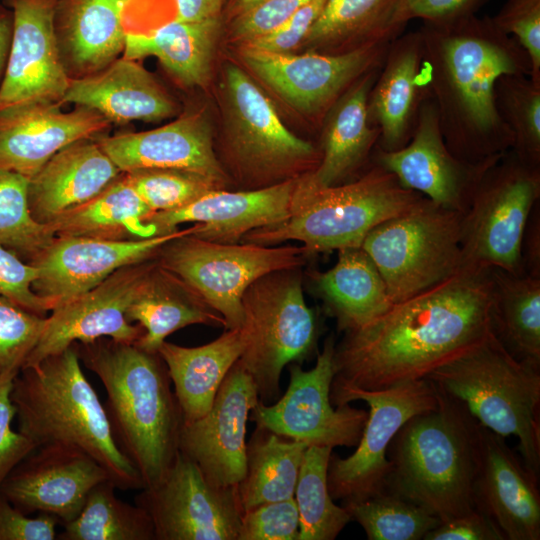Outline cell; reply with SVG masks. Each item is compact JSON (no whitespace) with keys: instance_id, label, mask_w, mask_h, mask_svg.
Wrapping results in <instances>:
<instances>
[{"instance_id":"obj_1","label":"cell","mask_w":540,"mask_h":540,"mask_svg":"<svg viewBox=\"0 0 540 540\" xmlns=\"http://www.w3.org/2000/svg\"><path fill=\"white\" fill-rule=\"evenodd\" d=\"M490 269H462L335 343L332 383L380 390L427 378L491 331Z\"/></svg>"},{"instance_id":"obj_2","label":"cell","mask_w":540,"mask_h":540,"mask_svg":"<svg viewBox=\"0 0 540 540\" xmlns=\"http://www.w3.org/2000/svg\"><path fill=\"white\" fill-rule=\"evenodd\" d=\"M418 31L428 86L451 152L481 162L509 151L514 138L499 114L495 88L503 75L530 76L526 51L490 16L423 22Z\"/></svg>"},{"instance_id":"obj_3","label":"cell","mask_w":540,"mask_h":540,"mask_svg":"<svg viewBox=\"0 0 540 540\" xmlns=\"http://www.w3.org/2000/svg\"><path fill=\"white\" fill-rule=\"evenodd\" d=\"M81 362L101 380L115 439L144 488L158 483L178 453L182 413L165 363L132 343L100 338L75 343Z\"/></svg>"},{"instance_id":"obj_4","label":"cell","mask_w":540,"mask_h":540,"mask_svg":"<svg viewBox=\"0 0 540 540\" xmlns=\"http://www.w3.org/2000/svg\"><path fill=\"white\" fill-rule=\"evenodd\" d=\"M11 400L18 431L38 447L64 445L97 461L120 490H141L143 480L119 447L105 406L86 378L76 344L23 367Z\"/></svg>"},{"instance_id":"obj_5","label":"cell","mask_w":540,"mask_h":540,"mask_svg":"<svg viewBox=\"0 0 540 540\" xmlns=\"http://www.w3.org/2000/svg\"><path fill=\"white\" fill-rule=\"evenodd\" d=\"M437 388V405L407 420L390 442L386 490L443 522L475 509L482 425L463 402Z\"/></svg>"},{"instance_id":"obj_6","label":"cell","mask_w":540,"mask_h":540,"mask_svg":"<svg viewBox=\"0 0 540 540\" xmlns=\"http://www.w3.org/2000/svg\"><path fill=\"white\" fill-rule=\"evenodd\" d=\"M427 379L465 404L485 428L515 436L527 469L540 474V367L511 356L492 331Z\"/></svg>"},{"instance_id":"obj_7","label":"cell","mask_w":540,"mask_h":540,"mask_svg":"<svg viewBox=\"0 0 540 540\" xmlns=\"http://www.w3.org/2000/svg\"><path fill=\"white\" fill-rule=\"evenodd\" d=\"M309 173L300 177L301 202L296 212L282 222L248 232L240 242L273 246L294 240L303 244L308 256L359 247L374 227L424 197L374 162L359 178L332 187L314 185Z\"/></svg>"},{"instance_id":"obj_8","label":"cell","mask_w":540,"mask_h":540,"mask_svg":"<svg viewBox=\"0 0 540 540\" xmlns=\"http://www.w3.org/2000/svg\"><path fill=\"white\" fill-rule=\"evenodd\" d=\"M224 134L216 156L237 190H254L312 172L321 151L291 132L248 73L234 63L221 83Z\"/></svg>"},{"instance_id":"obj_9","label":"cell","mask_w":540,"mask_h":540,"mask_svg":"<svg viewBox=\"0 0 540 540\" xmlns=\"http://www.w3.org/2000/svg\"><path fill=\"white\" fill-rule=\"evenodd\" d=\"M302 267L268 273L245 290L238 364L251 376L260 401L277 399L285 366L316 351L318 325L302 288Z\"/></svg>"},{"instance_id":"obj_10","label":"cell","mask_w":540,"mask_h":540,"mask_svg":"<svg viewBox=\"0 0 540 540\" xmlns=\"http://www.w3.org/2000/svg\"><path fill=\"white\" fill-rule=\"evenodd\" d=\"M462 214L422 197L368 232L361 247L379 270L393 303L462 270Z\"/></svg>"},{"instance_id":"obj_11","label":"cell","mask_w":540,"mask_h":540,"mask_svg":"<svg viewBox=\"0 0 540 540\" xmlns=\"http://www.w3.org/2000/svg\"><path fill=\"white\" fill-rule=\"evenodd\" d=\"M540 200V166L511 149L481 178L461 219L462 269L521 274L524 231Z\"/></svg>"},{"instance_id":"obj_12","label":"cell","mask_w":540,"mask_h":540,"mask_svg":"<svg viewBox=\"0 0 540 540\" xmlns=\"http://www.w3.org/2000/svg\"><path fill=\"white\" fill-rule=\"evenodd\" d=\"M307 256L303 246L219 243L186 233L165 243L155 259L220 314L226 330L241 327V299L249 285L268 273L302 267Z\"/></svg>"},{"instance_id":"obj_13","label":"cell","mask_w":540,"mask_h":540,"mask_svg":"<svg viewBox=\"0 0 540 540\" xmlns=\"http://www.w3.org/2000/svg\"><path fill=\"white\" fill-rule=\"evenodd\" d=\"M330 399L335 406L357 400L365 401L369 406L368 419L356 450L346 458L331 454L329 459V492L333 500L344 504L387 489L390 442L407 420L437 405L438 388L427 378L380 390L332 383Z\"/></svg>"},{"instance_id":"obj_14","label":"cell","mask_w":540,"mask_h":540,"mask_svg":"<svg viewBox=\"0 0 540 540\" xmlns=\"http://www.w3.org/2000/svg\"><path fill=\"white\" fill-rule=\"evenodd\" d=\"M335 343L333 335L325 340L310 370L290 363L286 392L273 404L259 401L249 419L258 427L308 446L356 447L368 412L350 404L334 408L331 402Z\"/></svg>"},{"instance_id":"obj_15","label":"cell","mask_w":540,"mask_h":540,"mask_svg":"<svg viewBox=\"0 0 540 540\" xmlns=\"http://www.w3.org/2000/svg\"><path fill=\"white\" fill-rule=\"evenodd\" d=\"M391 41L339 54H280L241 46L240 56L245 66L287 105L321 123L348 88L382 65Z\"/></svg>"},{"instance_id":"obj_16","label":"cell","mask_w":540,"mask_h":540,"mask_svg":"<svg viewBox=\"0 0 540 540\" xmlns=\"http://www.w3.org/2000/svg\"><path fill=\"white\" fill-rule=\"evenodd\" d=\"M135 504L150 516L156 540H238L243 511L237 487L211 483L179 451L162 479L141 489Z\"/></svg>"},{"instance_id":"obj_17","label":"cell","mask_w":540,"mask_h":540,"mask_svg":"<svg viewBox=\"0 0 540 540\" xmlns=\"http://www.w3.org/2000/svg\"><path fill=\"white\" fill-rule=\"evenodd\" d=\"M502 156L481 162L455 156L445 142L430 94L420 107L409 142L395 151L376 146L372 162L391 172L405 188L443 208L464 213L481 178Z\"/></svg>"},{"instance_id":"obj_18","label":"cell","mask_w":540,"mask_h":540,"mask_svg":"<svg viewBox=\"0 0 540 540\" xmlns=\"http://www.w3.org/2000/svg\"><path fill=\"white\" fill-rule=\"evenodd\" d=\"M154 259L120 268L89 291L54 307L23 367L35 365L75 343L100 338L136 343L143 329L129 322L126 312Z\"/></svg>"},{"instance_id":"obj_19","label":"cell","mask_w":540,"mask_h":540,"mask_svg":"<svg viewBox=\"0 0 540 540\" xmlns=\"http://www.w3.org/2000/svg\"><path fill=\"white\" fill-rule=\"evenodd\" d=\"M59 0H2L13 17L9 57L0 84V113L37 102L62 104L69 76L55 30Z\"/></svg>"},{"instance_id":"obj_20","label":"cell","mask_w":540,"mask_h":540,"mask_svg":"<svg viewBox=\"0 0 540 540\" xmlns=\"http://www.w3.org/2000/svg\"><path fill=\"white\" fill-rule=\"evenodd\" d=\"M260 401L251 376L236 362L206 414L182 423L178 451L194 462L211 483L237 487L246 470V432Z\"/></svg>"},{"instance_id":"obj_21","label":"cell","mask_w":540,"mask_h":540,"mask_svg":"<svg viewBox=\"0 0 540 540\" xmlns=\"http://www.w3.org/2000/svg\"><path fill=\"white\" fill-rule=\"evenodd\" d=\"M197 224L169 234L138 240L55 237L30 263L37 269L33 291L51 311L94 288L120 268L157 256L171 239L194 233Z\"/></svg>"},{"instance_id":"obj_22","label":"cell","mask_w":540,"mask_h":540,"mask_svg":"<svg viewBox=\"0 0 540 540\" xmlns=\"http://www.w3.org/2000/svg\"><path fill=\"white\" fill-rule=\"evenodd\" d=\"M106 479V470L84 452L45 445L11 471L0 494L25 514H49L64 525L79 514L91 489Z\"/></svg>"},{"instance_id":"obj_23","label":"cell","mask_w":540,"mask_h":540,"mask_svg":"<svg viewBox=\"0 0 540 540\" xmlns=\"http://www.w3.org/2000/svg\"><path fill=\"white\" fill-rule=\"evenodd\" d=\"M301 177V176H300ZM254 190H213L173 211L154 212L149 222L159 235L196 223L193 235L219 243H239L248 232L288 219L301 201L299 178Z\"/></svg>"},{"instance_id":"obj_24","label":"cell","mask_w":540,"mask_h":540,"mask_svg":"<svg viewBox=\"0 0 540 540\" xmlns=\"http://www.w3.org/2000/svg\"><path fill=\"white\" fill-rule=\"evenodd\" d=\"M103 151L123 173L143 169H177L211 178L223 189L231 184L214 148L212 126L204 111L142 132L101 137Z\"/></svg>"},{"instance_id":"obj_25","label":"cell","mask_w":540,"mask_h":540,"mask_svg":"<svg viewBox=\"0 0 540 540\" xmlns=\"http://www.w3.org/2000/svg\"><path fill=\"white\" fill-rule=\"evenodd\" d=\"M539 479L504 437L482 426L475 509L495 524L503 540L540 539Z\"/></svg>"},{"instance_id":"obj_26","label":"cell","mask_w":540,"mask_h":540,"mask_svg":"<svg viewBox=\"0 0 540 540\" xmlns=\"http://www.w3.org/2000/svg\"><path fill=\"white\" fill-rule=\"evenodd\" d=\"M60 103L37 102L0 113V169L29 180L68 145L106 131L110 121L97 111L77 106L63 112Z\"/></svg>"},{"instance_id":"obj_27","label":"cell","mask_w":540,"mask_h":540,"mask_svg":"<svg viewBox=\"0 0 540 540\" xmlns=\"http://www.w3.org/2000/svg\"><path fill=\"white\" fill-rule=\"evenodd\" d=\"M430 94L421 35L400 34L391 41L368 98L370 121L380 131L378 148L395 151L409 142Z\"/></svg>"},{"instance_id":"obj_28","label":"cell","mask_w":540,"mask_h":540,"mask_svg":"<svg viewBox=\"0 0 540 540\" xmlns=\"http://www.w3.org/2000/svg\"><path fill=\"white\" fill-rule=\"evenodd\" d=\"M380 67L361 76L330 107L321 124V159L309 173L318 187H332L359 178L372 165L380 136L368 114L370 90Z\"/></svg>"},{"instance_id":"obj_29","label":"cell","mask_w":540,"mask_h":540,"mask_svg":"<svg viewBox=\"0 0 540 540\" xmlns=\"http://www.w3.org/2000/svg\"><path fill=\"white\" fill-rule=\"evenodd\" d=\"M63 103L93 109L111 123L159 122L179 111L175 99L156 78L124 56L97 73L71 78Z\"/></svg>"},{"instance_id":"obj_30","label":"cell","mask_w":540,"mask_h":540,"mask_svg":"<svg viewBox=\"0 0 540 540\" xmlns=\"http://www.w3.org/2000/svg\"><path fill=\"white\" fill-rule=\"evenodd\" d=\"M122 173L93 138L74 142L29 180L31 213L38 222L47 224L101 193Z\"/></svg>"},{"instance_id":"obj_31","label":"cell","mask_w":540,"mask_h":540,"mask_svg":"<svg viewBox=\"0 0 540 540\" xmlns=\"http://www.w3.org/2000/svg\"><path fill=\"white\" fill-rule=\"evenodd\" d=\"M55 30L68 74L97 73L124 52L121 0H59Z\"/></svg>"},{"instance_id":"obj_32","label":"cell","mask_w":540,"mask_h":540,"mask_svg":"<svg viewBox=\"0 0 540 540\" xmlns=\"http://www.w3.org/2000/svg\"><path fill=\"white\" fill-rule=\"evenodd\" d=\"M126 316L129 322H136L143 329L142 336L134 344L149 353H157L170 334L187 326L226 327L220 314L156 259Z\"/></svg>"},{"instance_id":"obj_33","label":"cell","mask_w":540,"mask_h":540,"mask_svg":"<svg viewBox=\"0 0 540 540\" xmlns=\"http://www.w3.org/2000/svg\"><path fill=\"white\" fill-rule=\"evenodd\" d=\"M244 349L240 328L226 329L215 340L197 347H184L167 341L158 354L174 385L183 423L208 412L230 369Z\"/></svg>"},{"instance_id":"obj_34","label":"cell","mask_w":540,"mask_h":540,"mask_svg":"<svg viewBox=\"0 0 540 540\" xmlns=\"http://www.w3.org/2000/svg\"><path fill=\"white\" fill-rule=\"evenodd\" d=\"M223 17L200 21L173 19L145 33H126L123 56L139 60L156 57L181 85H208Z\"/></svg>"},{"instance_id":"obj_35","label":"cell","mask_w":540,"mask_h":540,"mask_svg":"<svg viewBox=\"0 0 540 540\" xmlns=\"http://www.w3.org/2000/svg\"><path fill=\"white\" fill-rule=\"evenodd\" d=\"M337 253L333 267L313 271L309 277L326 312L344 332L364 326L394 303L379 270L361 246L342 248Z\"/></svg>"},{"instance_id":"obj_36","label":"cell","mask_w":540,"mask_h":540,"mask_svg":"<svg viewBox=\"0 0 540 540\" xmlns=\"http://www.w3.org/2000/svg\"><path fill=\"white\" fill-rule=\"evenodd\" d=\"M153 213L122 173L101 193L47 224L55 237L138 240L160 236L149 222Z\"/></svg>"},{"instance_id":"obj_37","label":"cell","mask_w":540,"mask_h":540,"mask_svg":"<svg viewBox=\"0 0 540 540\" xmlns=\"http://www.w3.org/2000/svg\"><path fill=\"white\" fill-rule=\"evenodd\" d=\"M399 0H326L302 46L339 54L395 39L405 26L394 22Z\"/></svg>"},{"instance_id":"obj_38","label":"cell","mask_w":540,"mask_h":540,"mask_svg":"<svg viewBox=\"0 0 540 540\" xmlns=\"http://www.w3.org/2000/svg\"><path fill=\"white\" fill-rule=\"evenodd\" d=\"M490 271L492 333L515 359L540 367V277Z\"/></svg>"},{"instance_id":"obj_39","label":"cell","mask_w":540,"mask_h":540,"mask_svg":"<svg viewBox=\"0 0 540 540\" xmlns=\"http://www.w3.org/2000/svg\"><path fill=\"white\" fill-rule=\"evenodd\" d=\"M308 445L256 426L246 447V470L237 486L242 511L294 497Z\"/></svg>"},{"instance_id":"obj_40","label":"cell","mask_w":540,"mask_h":540,"mask_svg":"<svg viewBox=\"0 0 540 540\" xmlns=\"http://www.w3.org/2000/svg\"><path fill=\"white\" fill-rule=\"evenodd\" d=\"M106 479L89 492L79 514L62 525L60 540H156L152 520L137 504L119 499Z\"/></svg>"},{"instance_id":"obj_41","label":"cell","mask_w":540,"mask_h":540,"mask_svg":"<svg viewBox=\"0 0 540 540\" xmlns=\"http://www.w3.org/2000/svg\"><path fill=\"white\" fill-rule=\"evenodd\" d=\"M333 448L308 446L299 470L294 499L299 513V540H334L351 521L334 503L327 483Z\"/></svg>"},{"instance_id":"obj_42","label":"cell","mask_w":540,"mask_h":540,"mask_svg":"<svg viewBox=\"0 0 540 540\" xmlns=\"http://www.w3.org/2000/svg\"><path fill=\"white\" fill-rule=\"evenodd\" d=\"M342 506L369 540H421L442 522L422 506L388 490Z\"/></svg>"},{"instance_id":"obj_43","label":"cell","mask_w":540,"mask_h":540,"mask_svg":"<svg viewBox=\"0 0 540 540\" xmlns=\"http://www.w3.org/2000/svg\"><path fill=\"white\" fill-rule=\"evenodd\" d=\"M29 179L0 169V244L30 263L54 240L48 224L38 222L28 202Z\"/></svg>"},{"instance_id":"obj_44","label":"cell","mask_w":540,"mask_h":540,"mask_svg":"<svg viewBox=\"0 0 540 540\" xmlns=\"http://www.w3.org/2000/svg\"><path fill=\"white\" fill-rule=\"evenodd\" d=\"M495 94L499 114L513 134L511 150L540 166V82L526 75H503Z\"/></svg>"},{"instance_id":"obj_45","label":"cell","mask_w":540,"mask_h":540,"mask_svg":"<svg viewBox=\"0 0 540 540\" xmlns=\"http://www.w3.org/2000/svg\"><path fill=\"white\" fill-rule=\"evenodd\" d=\"M124 177L153 212L177 210L223 189L209 177L177 169L136 170L124 173Z\"/></svg>"},{"instance_id":"obj_46","label":"cell","mask_w":540,"mask_h":540,"mask_svg":"<svg viewBox=\"0 0 540 540\" xmlns=\"http://www.w3.org/2000/svg\"><path fill=\"white\" fill-rule=\"evenodd\" d=\"M44 315L0 296V381L15 377L38 343Z\"/></svg>"},{"instance_id":"obj_47","label":"cell","mask_w":540,"mask_h":540,"mask_svg":"<svg viewBox=\"0 0 540 540\" xmlns=\"http://www.w3.org/2000/svg\"><path fill=\"white\" fill-rule=\"evenodd\" d=\"M238 540H299V513L294 497L244 511Z\"/></svg>"},{"instance_id":"obj_48","label":"cell","mask_w":540,"mask_h":540,"mask_svg":"<svg viewBox=\"0 0 540 540\" xmlns=\"http://www.w3.org/2000/svg\"><path fill=\"white\" fill-rule=\"evenodd\" d=\"M492 20L526 51L531 62L530 78L540 82V0H507Z\"/></svg>"},{"instance_id":"obj_49","label":"cell","mask_w":540,"mask_h":540,"mask_svg":"<svg viewBox=\"0 0 540 540\" xmlns=\"http://www.w3.org/2000/svg\"><path fill=\"white\" fill-rule=\"evenodd\" d=\"M310 1L261 0L229 19V36L243 45L270 33Z\"/></svg>"},{"instance_id":"obj_50","label":"cell","mask_w":540,"mask_h":540,"mask_svg":"<svg viewBox=\"0 0 540 540\" xmlns=\"http://www.w3.org/2000/svg\"><path fill=\"white\" fill-rule=\"evenodd\" d=\"M37 269L0 244V296L22 307L44 315L49 310L47 302L32 289Z\"/></svg>"},{"instance_id":"obj_51","label":"cell","mask_w":540,"mask_h":540,"mask_svg":"<svg viewBox=\"0 0 540 540\" xmlns=\"http://www.w3.org/2000/svg\"><path fill=\"white\" fill-rule=\"evenodd\" d=\"M15 377L0 381V488L11 471L37 449L30 438L12 428L13 419L16 417L11 400Z\"/></svg>"},{"instance_id":"obj_52","label":"cell","mask_w":540,"mask_h":540,"mask_svg":"<svg viewBox=\"0 0 540 540\" xmlns=\"http://www.w3.org/2000/svg\"><path fill=\"white\" fill-rule=\"evenodd\" d=\"M326 0H311L270 33L241 46L271 53H293L299 49Z\"/></svg>"},{"instance_id":"obj_53","label":"cell","mask_w":540,"mask_h":540,"mask_svg":"<svg viewBox=\"0 0 540 540\" xmlns=\"http://www.w3.org/2000/svg\"><path fill=\"white\" fill-rule=\"evenodd\" d=\"M490 0H399L394 22L400 26L413 19L422 22L448 23L477 15Z\"/></svg>"},{"instance_id":"obj_54","label":"cell","mask_w":540,"mask_h":540,"mask_svg":"<svg viewBox=\"0 0 540 540\" xmlns=\"http://www.w3.org/2000/svg\"><path fill=\"white\" fill-rule=\"evenodd\" d=\"M58 524L56 517L45 513L28 517L0 494V540H54Z\"/></svg>"},{"instance_id":"obj_55","label":"cell","mask_w":540,"mask_h":540,"mask_svg":"<svg viewBox=\"0 0 540 540\" xmlns=\"http://www.w3.org/2000/svg\"><path fill=\"white\" fill-rule=\"evenodd\" d=\"M423 540H503L495 524L481 511L441 522Z\"/></svg>"},{"instance_id":"obj_56","label":"cell","mask_w":540,"mask_h":540,"mask_svg":"<svg viewBox=\"0 0 540 540\" xmlns=\"http://www.w3.org/2000/svg\"><path fill=\"white\" fill-rule=\"evenodd\" d=\"M126 33H145L175 19V0H121Z\"/></svg>"},{"instance_id":"obj_57","label":"cell","mask_w":540,"mask_h":540,"mask_svg":"<svg viewBox=\"0 0 540 540\" xmlns=\"http://www.w3.org/2000/svg\"><path fill=\"white\" fill-rule=\"evenodd\" d=\"M522 272L540 277V207L532 210L528 219L521 246Z\"/></svg>"},{"instance_id":"obj_58","label":"cell","mask_w":540,"mask_h":540,"mask_svg":"<svg viewBox=\"0 0 540 540\" xmlns=\"http://www.w3.org/2000/svg\"><path fill=\"white\" fill-rule=\"evenodd\" d=\"M225 0H175V19L200 21L223 17Z\"/></svg>"},{"instance_id":"obj_59","label":"cell","mask_w":540,"mask_h":540,"mask_svg":"<svg viewBox=\"0 0 540 540\" xmlns=\"http://www.w3.org/2000/svg\"><path fill=\"white\" fill-rule=\"evenodd\" d=\"M13 31L12 12L0 4V84L7 65Z\"/></svg>"},{"instance_id":"obj_60","label":"cell","mask_w":540,"mask_h":540,"mask_svg":"<svg viewBox=\"0 0 540 540\" xmlns=\"http://www.w3.org/2000/svg\"><path fill=\"white\" fill-rule=\"evenodd\" d=\"M259 1L261 0H225L222 15L225 13L228 19H231Z\"/></svg>"}]
</instances>
